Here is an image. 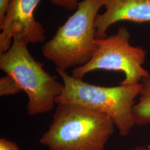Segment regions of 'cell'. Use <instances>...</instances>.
<instances>
[{"label":"cell","mask_w":150,"mask_h":150,"mask_svg":"<svg viewBox=\"0 0 150 150\" xmlns=\"http://www.w3.org/2000/svg\"><path fill=\"white\" fill-rule=\"evenodd\" d=\"M27 45L13 39L10 48L0 54V69L12 77L28 98L27 113L32 116L53 109L64 84L43 69L30 53Z\"/></svg>","instance_id":"4"},{"label":"cell","mask_w":150,"mask_h":150,"mask_svg":"<svg viewBox=\"0 0 150 150\" xmlns=\"http://www.w3.org/2000/svg\"><path fill=\"white\" fill-rule=\"evenodd\" d=\"M130 33L122 26L117 32L103 38H96V49L90 61L86 64L74 68L72 76L82 80L85 75L95 70L120 71L125 78L120 85H134L141 83L150 74L143 67L146 52L139 46L129 43Z\"/></svg>","instance_id":"5"},{"label":"cell","mask_w":150,"mask_h":150,"mask_svg":"<svg viewBox=\"0 0 150 150\" xmlns=\"http://www.w3.org/2000/svg\"><path fill=\"white\" fill-rule=\"evenodd\" d=\"M61 77L64 90L56 103H75L108 115L122 136L129 134L135 126L133 108L139 96L142 84L103 87L92 85L69 75L66 71L56 70Z\"/></svg>","instance_id":"3"},{"label":"cell","mask_w":150,"mask_h":150,"mask_svg":"<svg viewBox=\"0 0 150 150\" xmlns=\"http://www.w3.org/2000/svg\"><path fill=\"white\" fill-rule=\"evenodd\" d=\"M0 150H21L15 142L12 141L1 138L0 139Z\"/></svg>","instance_id":"11"},{"label":"cell","mask_w":150,"mask_h":150,"mask_svg":"<svg viewBox=\"0 0 150 150\" xmlns=\"http://www.w3.org/2000/svg\"><path fill=\"white\" fill-rule=\"evenodd\" d=\"M134 150H150V146H139L135 148Z\"/></svg>","instance_id":"13"},{"label":"cell","mask_w":150,"mask_h":150,"mask_svg":"<svg viewBox=\"0 0 150 150\" xmlns=\"http://www.w3.org/2000/svg\"><path fill=\"white\" fill-rule=\"evenodd\" d=\"M41 0H12L0 23V54L7 51L13 39L26 44L42 42L45 30L35 18V11Z\"/></svg>","instance_id":"6"},{"label":"cell","mask_w":150,"mask_h":150,"mask_svg":"<svg viewBox=\"0 0 150 150\" xmlns=\"http://www.w3.org/2000/svg\"><path fill=\"white\" fill-rule=\"evenodd\" d=\"M141 84L139 101L133 108L134 125L137 126L150 124V77L144 79Z\"/></svg>","instance_id":"8"},{"label":"cell","mask_w":150,"mask_h":150,"mask_svg":"<svg viewBox=\"0 0 150 150\" xmlns=\"http://www.w3.org/2000/svg\"><path fill=\"white\" fill-rule=\"evenodd\" d=\"M108 115L75 103H59L40 143L50 150H105L114 132Z\"/></svg>","instance_id":"1"},{"label":"cell","mask_w":150,"mask_h":150,"mask_svg":"<svg viewBox=\"0 0 150 150\" xmlns=\"http://www.w3.org/2000/svg\"><path fill=\"white\" fill-rule=\"evenodd\" d=\"M105 6L95 21L97 38H107V29L117 22H150V0H106Z\"/></svg>","instance_id":"7"},{"label":"cell","mask_w":150,"mask_h":150,"mask_svg":"<svg viewBox=\"0 0 150 150\" xmlns=\"http://www.w3.org/2000/svg\"><path fill=\"white\" fill-rule=\"evenodd\" d=\"M21 89L12 77L6 75L0 79V96H10L18 94Z\"/></svg>","instance_id":"9"},{"label":"cell","mask_w":150,"mask_h":150,"mask_svg":"<svg viewBox=\"0 0 150 150\" xmlns=\"http://www.w3.org/2000/svg\"><path fill=\"white\" fill-rule=\"evenodd\" d=\"M12 0H0V23L3 21L7 8Z\"/></svg>","instance_id":"12"},{"label":"cell","mask_w":150,"mask_h":150,"mask_svg":"<svg viewBox=\"0 0 150 150\" xmlns=\"http://www.w3.org/2000/svg\"><path fill=\"white\" fill-rule=\"evenodd\" d=\"M52 5L59 6L67 11H71L77 9L79 0H46Z\"/></svg>","instance_id":"10"},{"label":"cell","mask_w":150,"mask_h":150,"mask_svg":"<svg viewBox=\"0 0 150 150\" xmlns=\"http://www.w3.org/2000/svg\"><path fill=\"white\" fill-rule=\"evenodd\" d=\"M106 0H83L75 13L58 28L54 37L42 47L43 56L55 66V70L66 71L82 66L91 59L96 49L95 21Z\"/></svg>","instance_id":"2"}]
</instances>
